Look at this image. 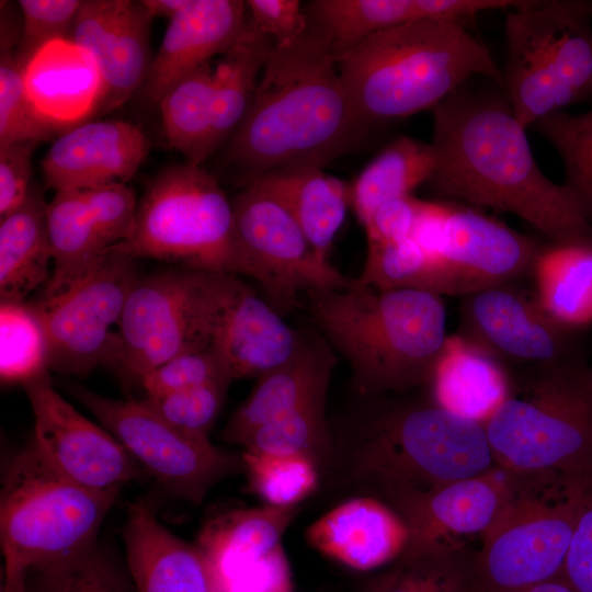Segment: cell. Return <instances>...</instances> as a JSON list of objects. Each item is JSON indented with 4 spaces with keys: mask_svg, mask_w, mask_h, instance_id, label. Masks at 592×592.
Here are the masks:
<instances>
[{
    "mask_svg": "<svg viewBox=\"0 0 592 592\" xmlns=\"http://www.w3.org/2000/svg\"><path fill=\"white\" fill-rule=\"evenodd\" d=\"M26 592H136L98 544L52 563L26 570Z\"/></svg>",
    "mask_w": 592,
    "mask_h": 592,
    "instance_id": "obj_44",
    "label": "cell"
},
{
    "mask_svg": "<svg viewBox=\"0 0 592 592\" xmlns=\"http://www.w3.org/2000/svg\"><path fill=\"white\" fill-rule=\"evenodd\" d=\"M304 297L318 331L348 362L363 397L430 385L448 337L441 296L379 291L351 280L342 288L310 289Z\"/></svg>",
    "mask_w": 592,
    "mask_h": 592,
    "instance_id": "obj_4",
    "label": "cell"
},
{
    "mask_svg": "<svg viewBox=\"0 0 592 592\" xmlns=\"http://www.w3.org/2000/svg\"><path fill=\"white\" fill-rule=\"evenodd\" d=\"M225 274L181 267L138 277L119 323L122 368L141 380L177 355L208 348Z\"/></svg>",
    "mask_w": 592,
    "mask_h": 592,
    "instance_id": "obj_10",
    "label": "cell"
},
{
    "mask_svg": "<svg viewBox=\"0 0 592 592\" xmlns=\"http://www.w3.org/2000/svg\"><path fill=\"white\" fill-rule=\"evenodd\" d=\"M299 504L232 510L210 520L198 536L197 547L210 562L220 591L280 547Z\"/></svg>",
    "mask_w": 592,
    "mask_h": 592,
    "instance_id": "obj_29",
    "label": "cell"
},
{
    "mask_svg": "<svg viewBox=\"0 0 592 592\" xmlns=\"http://www.w3.org/2000/svg\"><path fill=\"white\" fill-rule=\"evenodd\" d=\"M343 83L373 129L434 109L473 76L503 86L485 44L464 25L414 20L374 34L341 56Z\"/></svg>",
    "mask_w": 592,
    "mask_h": 592,
    "instance_id": "obj_5",
    "label": "cell"
},
{
    "mask_svg": "<svg viewBox=\"0 0 592 592\" xmlns=\"http://www.w3.org/2000/svg\"><path fill=\"white\" fill-rule=\"evenodd\" d=\"M18 3L21 26L16 56L25 67L32 56L48 42L69 38L82 1L20 0Z\"/></svg>",
    "mask_w": 592,
    "mask_h": 592,
    "instance_id": "obj_48",
    "label": "cell"
},
{
    "mask_svg": "<svg viewBox=\"0 0 592 592\" xmlns=\"http://www.w3.org/2000/svg\"><path fill=\"white\" fill-rule=\"evenodd\" d=\"M123 538L136 592H221L202 550L168 531L144 504L129 508Z\"/></svg>",
    "mask_w": 592,
    "mask_h": 592,
    "instance_id": "obj_23",
    "label": "cell"
},
{
    "mask_svg": "<svg viewBox=\"0 0 592 592\" xmlns=\"http://www.w3.org/2000/svg\"><path fill=\"white\" fill-rule=\"evenodd\" d=\"M34 413V437L41 455L61 475L95 491L121 490L145 470L121 443L67 402L48 372L23 384Z\"/></svg>",
    "mask_w": 592,
    "mask_h": 592,
    "instance_id": "obj_14",
    "label": "cell"
},
{
    "mask_svg": "<svg viewBox=\"0 0 592 592\" xmlns=\"http://www.w3.org/2000/svg\"><path fill=\"white\" fill-rule=\"evenodd\" d=\"M429 0H315L306 7L309 30L339 60L362 42L403 23L431 19Z\"/></svg>",
    "mask_w": 592,
    "mask_h": 592,
    "instance_id": "obj_34",
    "label": "cell"
},
{
    "mask_svg": "<svg viewBox=\"0 0 592 592\" xmlns=\"http://www.w3.org/2000/svg\"><path fill=\"white\" fill-rule=\"evenodd\" d=\"M357 592H482L475 554L463 548L403 550Z\"/></svg>",
    "mask_w": 592,
    "mask_h": 592,
    "instance_id": "obj_37",
    "label": "cell"
},
{
    "mask_svg": "<svg viewBox=\"0 0 592 592\" xmlns=\"http://www.w3.org/2000/svg\"><path fill=\"white\" fill-rule=\"evenodd\" d=\"M246 1L191 0L169 20L144 83L146 95L159 103L182 78L212 57L226 54L246 25Z\"/></svg>",
    "mask_w": 592,
    "mask_h": 592,
    "instance_id": "obj_21",
    "label": "cell"
},
{
    "mask_svg": "<svg viewBox=\"0 0 592 592\" xmlns=\"http://www.w3.org/2000/svg\"><path fill=\"white\" fill-rule=\"evenodd\" d=\"M25 576V570L4 565V580L1 592H26Z\"/></svg>",
    "mask_w": 592,
    "mask_h": 592,
    "instance_id": "obj_55",
    "label": "cell"
},
{
    "mask_svg": "<svg viewBox=\"0 0 592 592\" xmlns=\"http://www.w3.org/2000/svg\"><path fill=\"white\" fill-rule=\"evenodd\" d=\"M249 21L275 45L291 44L304 36L308 18L298 0H248Z\"/></svg>",
    "mask_w": 592,
    "mask_h": 592,
    "instance_id": "obj_49",
    "label": "cell"
},
{
    "mask_svg": "<svg viewBox=\"0 0 592 592\" xmlns=\"http://www.w3.org/2000/svg\"><path fill=\"white\" fill-rule=\"evenodd\" d=\"M372 128L338 59L308 29L269 52L250 106L227 141V162L251 180L294 167L323 168L364 145Z\"/></svg>",
    "mask_w": 592,
    "mask_h": 592,
    "instance_id": "obj_2",
    "label": "cell"
},
{
    "mask_svg": "<svg viewBox=\"0 0 592 592\" xmlns=\"http://www.w3.org/2000/svg\"><path fill=\"white\" fill-rule=\"evenodd\" d=\"M524 11L567 105L592 98V2L527 1Z\"/></svg>",
    "mask_w": 592,
    "mask_h": 592,
    "instance_id": "obj_28",
    "label": "cell"
},
{
    "mask_svg": "<svg viewBox=\"0 0 592 592\" xmlns=\"http://www.w3.org/2000/svg\"><path fill=\"white\" fill-rule=\"evenodd\" d=\"M429 386L439 407L482 425L512 390L503 363L458 333L447 337Z\"/></svg>",
    "mask_w": 592,
    "mask_h": 592,
    "instance_id": "obj_27",
    "label": "cell"
},
{
    "mask_svg": "<svg viewBox=\"0 0 592 592\" xmlns=\"http://www.w3.org/2000/svg\"><path fill=\"white\" fill-rule=\"evenodd\" d=\"M338 354L319 331H306L300 349L283 365L258 378L250 396L220 433L227 443L243 445L261 426L327 399Z\"/></svg>",
    "mask_w": 592,
    "mask_h": 592,
    "instance_id": "obj_22",
    "label": "cell"
},
{
    "mask_svg": "<svg viewBox=\"0 0 592 592\" xmlns=\"http://www.w3.org/2000/svg\"><path fill=\"white\" fill-rule=\"evenodd\" d=\"M591 481L592 475L517 476L512 496L475 554L482 592L513 591L560 577Z\"/></svg>",
    "mask_w": 592,
    "mask_h": 592,
    "instance_id": "obj_9",
    "label": "cell"
},
{
    "mask_svg": "<svg viewBox=\"0 0 592 592\" xmlns=\"http://www.w3.org/2000/svg\"><path fill=\"white\" fill-rule=\"evenodd\" d=\"M137 278L136 259L111 251L76 288L35 304L46 333L49 369L80 375L98 366L119 365V323Z\"/></svg>",
    "mask_w": 592,
    "mask_h": 592,
    "instance_id": "obj_13",
    "label": "cell"
},
{
    "mask_svg": "<svg viewBox=\"0 0 592 592\" xmlns=\"http://www.w3.org/2000/svg\"><path fill=\"white\" fill-rule=\"evenodd\" d=\"M433 117L437 166L429 183L437 194L513 214L554 244L592 240L572 195L537 166L505 93L465 83L433 109Z\"/></svg>",
    "mask_w": 592,
    "mask_h": 592,
    "instance_id": "obj_1",
    "label": "cell"
},
{
    "mask_svg": "<svg viewBox=\"0 0 592 592\" xmlns=\"http://www.w3.org/2000/svg\"><path fill=\"white\" fill-rule=\"evenodd\" d=\"M37 145L34 140H21L0 146V217L26 198L32 186V156Z\"/></svg>",
    "mask_w": 592,
    "mask_h": 592,
    "instance_id": "obj_50",
    "label": "cell"
},
{
    "mask_svg": "<svg viewBox=\"0 0 592 592\" xmlns=\"http://www.w3.org/2000/svg\"><path fill=\"white\" fill-rule=\"evenodd\" d=\"M48 369L47 339L36 305L1 301V380L23 385Z\"/></svg>",
    "mask_w": 592,
    "mask_h": 592,
    "instance_id": "obj_42",
    "label": "cell"
},
{
    "mask_svg": "<svg viewBox=\"0 0 592 592\" xmlns=\"http://www.w3.org/2000/svg\"><path fill=\"white\" fill-rule=\"evenodd\" d=\"M532 274L535 294L556 322L576 333L592 325V240L545 247Z\"/></svg>",
    "mask_w": 592,
    "mask_h": 592,
    "instance_id": "obj_33",
    "label": "cell"
},
{
    "mask_svg": "<svg viewBox=\"0 0 592 592\" xmlns=\"http://www.w3.org/2000/svg\"><path fill=\"white\" fill-rule=\"evenodd\" d=\"M496 466L521 477L592 475V369L533 364L483 424Z\"/></svg>",
    "mask_w": 592,
    "mask_h": 592,
    "instance_id": "obj_6",
    "label": "cell"
},
{
    "mask_svg": "<svg viewBox=\"0 0 592 592\" xmlns=\"http://www.w3.org/2000/svg\"><path fill=\"white\" fill-rule=\"evenodd\" d=\"M47 206L43 192L32 185L20 206L0 217L1 301H23L52 276Z\"/></svg>",
    "mask_w": 592,
    "mask_h": 592,
    "instance_id": "obj_31",
    "label": "cell"
},
{
    "mask_svg": "<svg viewBox=\"0 0 592 592\" xmlns=\"http://www.w3.org/2000/svg\"><path fill=\"white\" fill-rule=\"evenodd\" d=\"M152 19L141 1H82L69 38L99 67L103 95L96 113L121 106L144 86L151 65Z\"/></svg>",
    "mask_w": 592,
    "mask_h": 592,
    "instance_id": "obj_17",
    "label": "cell"
},
{
    "mask_svg": "<svg viewBox=\"0 0 592 592\" xmlns=\"http://www.w3.org/2000/svg\"><path fill=\"white\" fill-rule=\"evenodd\" d=\"M244 473L250 488L267 504H299L319 483V469L306 457L244 449Z\"/></svg>",
    "mask_w": 592,
    "mask_h": 592,
    "instance_id": "obj_45",
    "label": "cell"
},
{
    "mask_svg": "<svg viewBox=\"0 0 592 592\" xmlns=\"http://www.w3.org/2000/svg\"><path fill=\"white\" fill-rule=\"evenodd\" d=\"M231 203L242 275L258 283L280 315L297 309L310 289L342 288L350 283L317 255L291 212L273 194L249 183Z\"/></svg>",
    "mask_w": 592,
    "mask_h": 592,
    "instance_id": "obj_12",
    "label": "cell"
},
{
    "mask_svg": "<svg viewBox=\"0 0 592 592\" xmlns=\"http://www.w3.org/2000/svg\"><path fill=\"white\" fill-rule=\"evenodd\" d=\"M191 0H141L152 18L164 16L173 19L182 12Z\"/></svg>",
    "mask_w": 592,
    "mask_h": 592,
    "instance_id": "obj_54",
    "label": "cell"
},
{
    "mask_svg": "<svg viewBox=\"0 0 592 592\" xmlns=\"http://www.w3.org/2000/svg\"><path fill=\"white\" fill-rule=\"evenodd\" d=\"M355 281L379 291L412 289L437 296H462L448 269L428 255L411 238L367 246L363 270Z\"/></svg>",
    "mask_w": 592,
    "mask_h": 592,
    "instance_id": "obj_39",
    "label": "cell"
},
{
    "mask_svg": "<svg viewBox=\"0 0 592 592\" xmlns=\"http://www.w3.org/2000/svg\"><path fill=\"white\" fill-rule=\"evenodd\" d=\"M0 494L4 565L23 570L94 544L119 490L95 491L56 470L33 440L7 464Z\"/></svg>",
    "mask_w": 592,
    "mask_h": 592,
    "instance_id": "obj_7",
    "label": "cell"
},
{
    "mask_svg": "<svg viewBox=\"0 0 592 592\" xmlns=\"http://www.w3.org/2000/svg\"><path fill=\"white\" fill-rule=\"evenodd\" d=\"M273 44L247 18L240 36L214 68V151L229 140L243 119Z\"/></svg>",
    "mask_w": 592,
    "mask_h": 592,
    "instance_id": "obj_36",
    "label": "cell"
},
{
    "mask_svg": "<svg viewBox=\"0 0 592 592\" xmlns=\"http://www.w3.org/2000/svg\"><path fill=\"white\" fill-rule=\"evenodd\" d=\"M422 204L423 201L410 194L380 205L363 225L367 246L409 239Z\"/></svg>",
    "mask_w": 592,
    "mask_h": 592,
    "instance_id": "obj_52",
    "label": "cell"
},
{
    "mask_svg": "<svg viewBox=\"0 0 592 592\" xmlns=\"http://www.w3.org/2000/svg\"><path fill=\"white\" fill-rule=\"evenodd\" d=\"M506 592H576L573 591L561 577L533 584L523 589L506 591Z\"/></svg>",
    "mask_w": 592,
    "mask_h": 592,
    "instance_id": "obj_56",
    "label": "cell"
},
{
    "mask_svg": "<svg viewBox=\"0 0 592 592\" xmlns=\"http://www.w3.org/2000/svg\"><path fill=\"white\" fill-rule=\"evenodd\" d=\"M526 1L506 13L508 60L503 73V86L512 112L525 129L567 106L524 11Z\"/></svg>",
    "mask_w": 592,
    "mask_h": 592,
    "instance_id": "obj_32",
    "label": "cell"
},
{
    "mask_svg": "<svg viewBox=\"0 0 592 592\" xmlns=\"http://www.w3.org/2000/svg\"><path fill=\"white\" fill-rule=\"evenodd\" d=\"M234 380L225 361L209 345L168 360L140 382L147 396L152 397L209 384L230 385Z\"/></svg>",
    "mask_w": 592,
    "mask_h": 592,
    "instance_id": "obj_47",
    "label": "cell"
},
{
    "mask_svg": "<svg viewBox=\"0 0 592 592\" xmlns=\"http://www.w3.org/2000/svg\"><path fill=\"white\" fill-rule=\"evenodd\" d=\"M52 276L43 303L55 300L92 276L117 244L89 207L82 190L55 193L47 206Z\"/></svg>",
    "mask_w": 592,
    "mask_h": 592,
    "instance_id": "obj_26",
    "label": "cell"
},
{
    "mask_svg": "<svg viewBox=\"0 0 592 592\" xmlns=\"http://www.w3.org/2000/svg\"><path fill=\"white\" fill-rule=\"evenodd\" d=\"M70 391L145 471L180 499L198 504L219 481L244 471L242 454L180 431L144 399L117 400L75 385Z\"/></svg>",
    "mask_w": 592,
    "mask_h": 592,
    "instance_id": "obj_11",
    "label": "cell"
},
{
    "mask_svg": "<svg viewBox=\"0 0 592 592\" xmlns=\"http://www.w3.org/2000/svg\"><path fill=\"white\" fill-rule=\"evenodd\" d=\"M560 577L576 592H592V481L581 502Z\"/></svg>",
    "mask_w": 592,
    "mask_h": 592,
    "instance_id": "obj_51",
    "label": "cell"
},
{
    "mask_svg": "<svg viewBox=\"0 0 592 592\" xmlns=\"http://www.w3.org/2000/svg\"><path fill=\"white\" fill-rule=\"evenodd\" d=\"M249 183L278 198L298 223L317 255L329 261L334 237L351 206V185L317 167L283 169Z\"/></svg>",
    "mask_w": 592,
    "mask_h": 592,
    "instance_id": "obj_30",
    "label": "cell"
},
{
    "mask_svg": "<svg viewBox=\"0 0 592 592\" xmlns=\"http://www.w3.org/2000/svg\"><path fill=\"white\" fill-rule=\"evenodd\" d=\"M517 476L494 466L423 494L389 504L407 524L405 550L463 548L481 536L512 496Z\"/></svg>",
    "mask_w": 592,
    "mask_h": 592,
    "instance_id": "obj_16",
    "label": "cell"
},
{
    "mask_svg": "<svg viewBox=\"0 0 592 592\" xmlns=\"http://www.w3.org/2000/svg\"><path fill=\"white\" fill-rule=\"evenodd\" d=\"M437 166L432 144L400 136L386 146L351 185V206L364 225L384 203L410 195Z\"/></svg>",
    "mask_w": 592,
    "mask_h": 592,
    "instance_id": "obj_35",
    "label": "cell"
},
{
    "mask_svg": "<svg viewBox=\"0 0 592 592\" xmlns=\"http://www.w3.org/2000/svg\"><path fill=\"white\" fill-rule=\"evenodd\" d=\"M112 251L241 276L232 203L201 166L169 167L148 184L132 235Z\"/></svg>",
    "mask_w": 592,
    "mask_h": 592,
    "instance_id": "obj_8",
    "label": "cell"
},
{
    "mask_svg": "<svg viewBox=\"0 0 592 592\" xmlns=\"http://www.w3.org/2000/svg\"><path fill=\"white\" fill-rule=\"evenodd\" d=\"M214 68L204 64L178 81L160 100L162 127L171 148L201 166L213 152Z\"/></svg>",
    "mask_w": 592,
    "mask_h": 592,
    "instance_id": "obj_38",
    "label": "cell"
},
{
    "mask_svg": "<svg viewBox=\"0 0 592 592\" xmlns=\"http://www.w3.org/2000/svg\"><path fill=\"white\" fill-rule=\"evenodd\" d=\"M448 203L425 202L417 217L411 239L431 258L440 260Z\"/></svg>",
    "mask_w": 592,
    "mask_h": 592,
    "instance_id": "obj_53",
    "label": "cell"
},
{
    "mask_svg": "<svg viewBox=\"0 0 592 592\" xmlns=\"http://www.w3.org/2000/svg\"><path fill=\"white\" fill-rule=\"evenodd\" d=\"M374 402L349 435L333 439L325 473L386 504L428 493L496 466L482 424L431 402Z\"/></svg>",
    "mask_w": 592,
    "mask_h": 592,
    "instance_id": "obj_3",
    "label": "cell"
},
{
    "mask_svg": "<svg viewBox=\"0 0 592 592\" xmlns=\"http://www.w3.org/2000/svg\"><path fill=\"white\" fill-rule=\"evenodd\" d=\"M149 149L146 134L124 121H94L59 136L42 160L45 185L86 190L132 179Z\"/></svg>",
    "mask_w": 592,
    "mask_h": 592,
    "instance_id": "obj_20",
    "label": "cell"
},
{
    "mask_svg": "<svg viewBox=\"0 0 592 592\" xmlns=\"http://www.w3.org/2000/svg\"><path fill=\"white\" fill-rule=\"evenodd\" d=\"M318 551L352 569L369 571L392 562L406 548L409 530L385 502L366 496L346 500L306 531Z\"/></svg>",
    "mask_w": 592,
    "mask_h": 592,
    "instance_id": "obj_24",
    "label": "cell"
},
{
    "mask_svg": "<svg viewBox=\"0 0 592 592\" xmlns=\"http://www.w3.org/2000/svg\"><path fill=\"white\" fill-rule=\"evenodd\" d=\"M459 312L458 334L501 362L533 365L581 357L578 333L556 322L536 294L514 283L463 296Z\"/></svg>",
    "mask_w": 592,
    "mask_h": 592,
    "instance_id": "obj_15",
    "label": "cell"
},
{
    "mask_svg": "<svg viewBox=\"0 0 592 592\" xmlns=\"http://www.w3.org/2000/svg\"><path fill=\"white\" fill-rule=\"evenodd\" d=\"M24 80L37 113L58 129L96 113L103 95L95 60L69 38L41 47L25 65Z\"/></svg>",
    "mask_w": 592,
    "mask_h": 592,
    "instance_id": "obj_25",
    "label": "cell"
},
{
    "mask_svg": "<svg viewBox=\"0 0 592 592\" xmlns=\"http://www.w3.org/2000/svg\"><path fill=\"white\" fill-rule=\"evenodd\" d=\"M544 248L478 208L448 204L440 261L462 296L532 274Z\"/></svg>",
    "mask_w": 592,
    "mask_h": 592,
    "instance_id": "obj_19",
    "label": "cell"
},
{
    "mask_svg": "<svg viewBox=\"0 0 592 592\" xmlns=\"http://www.w3.org/2000/svg\"><path fill=\"white\" fill-rule=\"evenodd\" d=\"M306 331L292 328L238 275L225 274L213 317L210 345L234 379L259 378L291 360Z\"/></svg>",
    "mask_w": 592,
    "mask_h": 592,
    "instance_id": "obj_18",
    "label": "cell"
},
{
    "mask_svg": "<svg viewBox=\"0 0 592 592\" xmlns=\"http://www.w3.org/2000/svg\"><path fill=\"white\" fill-rule=\"evenodd\" d=\"M1 8L0 146L21 140H48L59 129L35 110L25 86L24 66L16 56L20 29Z\"/></svg>",
    "mask_w": 592,
    "mask_h": 592,
    "instance_id": "obj_40",
    "label": "cell"
},
{
    "mask_svg": "<svg viewBox=\"0 0 592 592\" xmlns=\"http://www.w3.org/2000/svg\"><path fill=\"white\" fill-rule=\"evenodd\" d=\"M326 402L327 399L317 400L261 426L242 446L253 452L303 456L325 473L333 453Z\"/></svg>",
    "mask_w": 592,
    "mask_h": 592,
    "instance_id": "obj_41",
    "label": "cell"
},
{
    "mask_svg": "<svg viewBox=\"0 0 592 592\" xmlns=\"http://www.w3.org/2000/svg\"><path fill=\"white\" fill-rule=\"evenodd\" d=\"M532 127L558 151L565 167L562 185L592 226V110L578 115L558 111Z\"/></svg>",
    "mask_w": 592,
    "mask_h": 592,
    "instance_id": "obj_43",
    "label": "cell"
},
{
    "mask_svg": "<svg viewBox=\"0 0 592 592\" xmlns=\"http://www.w3.org/2000/svg\"><path fill=\"white\" fill-rule=\"evenodd\" d=\"M230 385L209 384L159 396L144 401L168 423L191 435L208 437Z\"/></svg>",
    "mask_w": 592,
    "mask_h": 592,
    "instance_id": "obj_46",
    "label": "cell"
}]
</instances>
